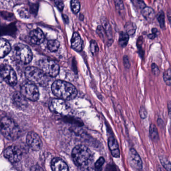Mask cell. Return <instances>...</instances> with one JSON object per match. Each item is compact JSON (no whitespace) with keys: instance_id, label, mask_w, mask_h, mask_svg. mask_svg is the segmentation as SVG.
I'll return each instance as SVG.
<instances>
[{"instance_id":"6da1fadb","label":"cell","mask_w":171,"mask_h":171,"mask_svg":"<svg viewBox=\"0 0 171 171\" xmlns=\"http://www.w3.org/2000/svg\"><path fill=\"white\" fill-rule=\"evenodd\" d=\"M72 157L76 166L80 168H88L93 163V153L84 145L75 146L72 152Z\"/></svg>"},{"instance_id":"7a4b0ae2","label":"cell","mask_w":171,"mask_h":171,"mask_svg":"<svg viewBox=\"0 0 171 171\" xmlns=\"http://www.w3.org/2000/svg\"><path fill=\"white\" fill-rule=\"evenodd\" d=\"M51 90L55 96L65 100H71L75 98L77 90L73 84L64 80H56L53 82Z\"/></svg>"},{"instance_id":"3957f363","label":"cell","mask_w":171,"mask_h":171,"mask_svg":"<svg viewBox=\"0 0 171 171\" xmlns=\"http://www.w3.org/2000/svg\"><path fill=\"white\" fill-rule=\"evenodd\" d=\"M1 131L9 140H16L20 137L21 130L13 120L7 117L2 118L1 122Z\"/></svg>"},{"instance_id":"277c9868","label":"cell","mask_w":171,"mask_h":171,"mask_svg":"<svg viewBox=\"0 0 171 171\" xmlns=\"http://www.w3.org/2000/svg\"><path fill=\"white\" fill-rule=\"evenodd\" d=\"M25 75L27 79L36 85L44 87L48 85L49 78L40 68L34 66L26 68Z\"/></svg>"},{"instance_id":"5b68a950","label":"cell","mask_w":171,"mask_h":171,"mask_svg":"<svg viewBox=\"0 0 171 171\" xmlns=\"http://www.w3.org/2000/svg\"><path fill=\"white\" fill-rule=\"evenodd\" d=\"M13 50L15 56L24 64H28L32 61V51L27 45L18 43L14 46Z\"/></svg>"},{"instance_id":"8992f818","label":"cell","mask_w":171,"mask_h":171,"mask_svg":"<svg viewBox=\"0 0 171 171\" xmlns=\"http://www.w3.org/2000/svg\"><path fill=\"white\" fill-rule=\"evenodd\" d=\"M39 66L40 69L49 77H56L59 72V66L53 60L47 59L41 60L39 62Z\"/></svg>"},{"instance_id":"52a82bcc","label":"cell","mask_w":171,"mask_h":171,"mask_svg":"<svg viewBox=\"0 0 171 171\" xmlns=\"http://www.w3.org/2000/svg\"><path fill=\"white\" fill-rule=\"evenodd\" d=\"M21 93L27 100L36 101L39 98V91L36 84L32 82H27L22 85Z\"/></svg>"},{"instance_id":"ba28073f","label":"cell","mask_w":171,"mask_h":171,"mask_svg":"<svg viewBox=\"0 0 171 171\" xmlns=\"http://www.w3.org/2000/svg\"><path fill=\"white\" fill-rule=\"evenodd\" d=\"M1 76L4 81L11 86H14L17 83V77L15 71L10 66L2 64L1 66Z\"/></svg>"},{"instance_id":"9c48e42d","label":"cell","mask_w":171,"mask_h":171,"mask_svg":"<svg viewBox=\"0 0 171 171\" xmlns=\"http://www.w3.org/2000/svg\"><path fill=\"white\" fill-rule=\"evenodd\" d=\"M49 109L53 113L60 115H67L70 111L68 104L65 100L60 98L52 100L49 105Z\"/></svg>"},{"instance_id":"30bf717a","label":"cell","mask_w":171,"mask_h":171,"mask_svg":"<svg viewBox=\"0 0 171 171\" xmlns=\"http://www.w3.org/2000/svg\"><path fill=\"white\" fill-rule=\"evenodd\" d=\"M4 155L12 163H17L22 159V152L17 147L10 146L5 150Z\"/></svg>"},{"instance_id":"8fae6325","label":"cell","mask_w":171,"mask_h":171,"mask_svg":"<svg viewBox=\"0 0 171 171\" xmlns=\"http://www.w3.org/2000/svg\"><path fill=\"white\" fill-rule=\"evenodd\" d=\"M26 143L32 150L38 151L42 146V142L38 135L33 131H30L27 134Z\"/></svg>"},{"instance_id":"7c38bea8","label":"cell","mask_w":171,"mask_h":171,"mask_svg":"<svg viewBox=\"0 0 171 171\" xmlns=\"http://www.w3.org/2000/svg\"><path fill=\"white\" fill-rule=\"evenodd\" d=\"M129 162L130 166L134 170H141L143 169V162L141 156L137 151L131 148L129 152Z\"/></svg>"},{"instance_id":"4fadbf2b","label":"cell","mask_w":171,"mask_h":171,"mask_svg":"<svg viewBox=\"0 0 171 171\" xmlns=\"http://www.w3.org/2000/svg\"><path fill=\"white\" fill-rule=\"evenodd\" d=\"M29 37L31 43L36 45H40L43 42L45 39V36L43 32L39 28L31 31Z\"/></svg>"},{"instance_id":"5bb4252c","label":"cell","mask_w":171,"mask_h":171,"mask_svg":"<svg viewBox=\"0 0 171 171\" xmlns=\"http://www.w3.org/2000/svg\"><path fill=\"white\" fill-rule=\"evenodd\" d=\"M51 167L53 171H67L69 170L67 165L61 158H53L51 163Z\"/></svg>"},{"instance_id":"9a60e30c","label":"cell","mask_w":171,"mask_h":171,"mask_svg":"<svg viewBox=\"0 0 171 171\" xmlns=\"http://www.w3.org/2000/svg\"><path fill=\"white\" fill-rule=\"evenodd\" d=\"M108 145L112 156L114 158H119L121 153L119 149V146L117 139L113 136L109 138Z\"/></svg>"},{"instance_id":"2e32d148","label":"cell","mask_w":171,"mask_h":171,"mask_svg":"<svg viewBox=\"0 0 171 171\" xmlns=\"http://www.w3.org/2000/svg\"><path fill=\"white\" fill-rule=\"evenodd\" d=\"M72 48L78 52H80L82 50L83 41L80 36L77 32L73 34L71 40Z\"/></svg>"},{"instance_id":"e0dca14e","label":"cell","mask_w":171,"mask_h":171,"mask_svg":"<svg viewBox=\"0 0 171 171\" xmlns=\"http://www.w3.org/2000/svg\"><path fill=\"white\" fill-rule=\"evenodd\" d=\"M12 49L11 45L7 40L1 38L0 40V57L1 58L7 56Z\"/></svg>"},{"instance_id":"ac0fdd59","label":"cell","mask_w":171,"mask_h":171,"mask_svg":"<svg viewBox=\"0 0 171 171\" xmlns=\"http://www.w3.org/2000/svg\"><path fill=\"white\" fill-rule=\"evenodd\" d=\"M149 134L150 138L153 142H157L159 140V134L158 133V129L154 123H151L150 125Z\"/></svg>"},{"instance_id":"d6986e66","label":"cell","mask_w":171,"mask_h":171,"mask_svg":"<svg viewBox=\"0 0 171 171\" xmlns=\"http://www.w3.org/2000/svg\"><path fill=\"white\" fill-rule=\"evenodd\" d=\"M142 14L145 19L148 21H151L155 17V11L152 8L149 7H145L142 10Z\"/></svg>"},{"instance_id":"ffe728a7","label":"cell","mask_w":171,"mask_h":171,"mask_svg":"<svg viewBox=\"0 0 171 171\" xmlns=\"http://www.w3.org/2000/svg\"><path fill=\"white\" fill-rule=\"evenodd\" d=\"M25 98H26L25 97L23 96L21 93L20 94V93L17 92L15 94H14V102L16 104L17 106H20V107L25 106L26 103Z\"/></svg>"},{"instance_id":"44dd1931","label":"cell","mask_w":171,"mask_h":171,"mask_svg":"<svg viewBox=\"0 0 171 171\" xmlns=\"http://www.w3.org/2000/svg\"><path fill=\"white\" fill-rule=\"evenodd\" d=\"M116 10L120 16H125L126 10L122 0H114Z\"/></svg>"},{"instance_id":"7402d4cb","label":"cell","mask_w":171,"mask_h":171,"mask_svg":"<svg viewBox=\"0 0 171 171\" xmlns=\"http://www.w3.org/2000/svg\"><path fill=\"white\" fill-rule=\"evenodd\" d=\"M129 35L127 33L122 32L119 34L118 44L122 48L126 46L129 40Z\"/></svg>"},{"instance_id":"603a6c76","label":"cell","mask_w":171,"mask_h":171,"mask_svg":"<svg viewBox=\"0 0 171 171\" xmlns=\"http://www.w3.org/2000/svg\"><path fill=\"white\" fill-rule=\"evenodd\" d=\"M125 30L130 36H133L137 30V26L135 23L131 21L127 22L125 26Z\"/></svg>"},{"instance_id":"cb8c5ba5","label":"cell","mask_w":171,"mask_h":171,"mask_svg":"<svg viewBox=\"0 0 171 171\" xmlns=\"http://www.w3.org/2000/svg\"><path fill=\"white\" fill-rule=\"evenodd\" d=\"M102 26L105 29L106 32L107 37L109 38V41H113V32H112V28L110 27V24L109 23L108 20L105 19L102 20Z\"/></svg>"},{"instance_id":"d4e9b609","label":"cell","mask_w":171,"mask_h":171,"mask_svg":"<svg viewBox=\"0 0 171 171\" xmlns=\"http://www.w3.org/2000/svg\"><path fill=\"white\" fill-rule=\"evenodd\" d=\"M60 46V43L56 40H51L48 41L47 47L51 52H56Z\"/></svg>"},{"instance_id":"484cf974","label":"cell","mask_w":171,"mask_h":171,"mask_svg":"<svg viewBox=\"0 0 171 171\" xmlns=\"http://www.w3.org/2000/svg\"><path fill=\"white\" fill-rule=\"evenodd\" d=\"M163 78L166 85L171 86V68H169L165 71Z\"/></svg>"},{"instance_id":"4316f807","label":"cell","mask_w":171,"mask_h":171,"mask_svg":"<svg viewBox=\"0 0 171 171\" xmlns=\"http://www.w3.org/2000/svg\"><path fill=\"white\" fill-rule=\"evenodd\" d=\"M160 160L162 166L167 171H171V163L170 160L167 159V158H165L163 156H160Z\"/></svg>"},{"instance_id":"83f0119b","label":"cell","mask_w":171,"mask_h":171,"mask_svg":"<svg viewBox=\"0 0 171 171\" xmlns=\"http://www.w3.org/2000/svg\"><path fill=\"white\" fill-rule=\"evenodd\" d=\"M71 7L72 11L75 14H77L79 12L80 5L78 0H71Z\"/></svg>"},{"instance_id":"f1b7e54d","label":"cell","mask_w":171,"mask_h":171,"mask_svg":"<svg viewBox=\"0 0 171 171\" xmlns=\"http://www.w3.org/2000/svg\"><path fill=\"white\" fill-rule=\"evenodd\" d=\"M157 19L159 23L160 26L162 29L165 27V15L163 11H160L157 16Z\"/></svg>"},{"instance_id":"f546056e","label":"cell","mask_w":171,"mask_h":171,"mask_svg":"<svg viewBox=\"0 0 171 171\" xmlns=\"http://www.w3.org/2000/svg\"><path fill=\"white\" fill-rule=\"evenodd\" d=\"M131 2L134 6L137 9L143 10L146 7V4L143 0H131Z\"/></svg>"},{"instance_id":"4dcf8cb0","label":"cell","mask_w":171,"mask_h":171,"mask_svg":"<svg viewBox=\"0 0 171 171\" xmlns=\"http://www.w3.org/2000/svg\"><path fill=\"white\" fill-rule=\"evenodd\" d=\"M96 31L100 37L102 39V40H105V36H107V35H106V32L103 26H98V27L97 28Z\"/></svg>"},{"instance_id":"1f68e13d","label":"cell","mask_w":171,"mask_h":171,"mask_svg":"<svg viewBox=\"0 0 171 171\" xmlns=\"http://www.w3.org/2000/svg\"><path fill=\"white\" fill-rule=\"evenodd\" d=\"M90 51L92 53L94 54L98 52V50H99V48H98V45L97 44L96 42L94 40H92L90 42Z\"/></svg>"},{"instance_id":"d6a6232c","label":"cell","mask_w":171,"mask_h":171,"mask_svg":"<svg viewBox=\"0 0 171 171\" xmlns=\"http://www.w3.org/2000/svg\"><path fill=\"white\" fill-rule=\"evenodd\" d=\"M105 162V160L104 158L100 157V158H99V159L97 160L96 162L94 165V167H95L96 169L100 170L102 168V166L104 165Z\"/></svg>"},{"instance_id":"836d02e7","label":"cell","mask_w":171,"mask_h":171,"mask_svg":"<svg viewBox=\"0 0 171 171\" xmlns=\"http://www.w3.org/2000/svg\"><path fill=\"white\" fill-rule=\"evenodd\" d=\"M139 114L142 119H145L147 118V110L144 106H141L139 109Z\"/></svg>"},{"instance_id":"e575fe53","label":"cell","mask_w":171,"mask_h":171,"mask_svg":"<svg viewBox=\"0 0 171 171\" xmlns=\"http://www.w3.org/2000/svg\"><path fill=\"white\" fill-rule=\"evenodd\" d=\"M152 72L153 75L155 76H159L160 74L159 68L156 63H152L151 65Z\"/></svg>"},{"instance_id":"d590c367","label":"cell","mask_w":171,"mask_h":171,"mask_svg":"<svg viewBox=\"0 0 171 171\" xmlns=\"http://www.w3.org/2000/svg\"><path fill=\"white\" fill-rule=\"evenodd\" d=\"M123 63L125 68L129 69L130 67V63L129 57L126 55H125L123 57Z\"/></svg>"},{"instance_id":"8d00e7d4","label":"cell","mask_w":171,"mask_h":171,"mask_svg":"<svg viewBox=\"0 0 171 171\" xmlns=\"http://www.w3.org/2000/svg\"><path fill=\"white\" fill-rule=\"evenodd\" d=\"M55 4L56 5V7L58 8L60 11H62L63 9L64 5L62 0H55Z\"/></svg>"},{"instance_id":"74e56055","label":"cell","mask_w":171,"mask_h":171,"mask_svg":"<svg viewBox=\"0 0 171 171\" xmlns=\"http://www.w3.org/2000/svg\"><path fill=\"white\" fill-rule=\"evenodd\" d=\"M19 14L21 17H23L24 18H27L29 17V14L27 10L26 9L21 10L19 12Z\"/></svg>"},{"instance_id":"f35d334b","label":"cell","mask_w":171,"mask_h":171,"mask_svg":"<svg viewBox=\"0 0 171 171\" xmlns=\"http://www.w3.org/2000/svg\"><path fill=\"white\" fill-rule=\"evenodd\" d=\"M37 9L38 7L36 5H32L30 7V12L31 13L34 14L35 15H36Z\"/></svg>"},{"instance_id":"ab89813d","label":"cell","mask_w":171,"mask_h":171,"mask_svg":"<svg viewBox=\"0 0 171 171\" xmlns=\"http://www.w3.org/2000/svg\"><path fill=\"white\" fill-rule=\"evenodd\" d=\"M169 117L171 118V101H168L167 103Z\"/></svg>"},{"instance_id":"60d3db41","label":"cell","mask_w":171,"mask_h":171,"mask_svg":"<svg viewBox=\"0 0 171 171\" xmlns=\"http://www.w3.org/2000/svg\"><path fill=\"white\" fill-rule=\"evenodd\" d=\"M167 17L169 21L170 22L171 25V9H169L167 11Z\"/></svg>"},{"instance_id":"b9f144b4","label":"cell","mask_w":171,"mask_h":171,"mask_svg":"<svg viewBox=\"0 0 171 171\" xmlns=\"http://www.w3.org/2000/svg\"><path fill=\"white\" fill-rule=\"evenodd\" d=\"M152 33L156 35V36H158L159 33V31L158 30V29L156 28H152Z\"/></svg>"},{"instance_id":"7bdbcfd3","label":"cell","mask_w":171,"mask_h":171,"mask_svg":"<svg viewBox=\"0 0 171 171\" xmlns=\"http://www.w3.org/2000/svg\"><path fill=\"white\" fill-rule=\"evenodd\" d=\"M156 36H156V35L152 33L148 35V37L151 39H154L156 37Z\"/></svg>"},{"instance_id":"ee69618b","label":"cell","mask_w":171,"mask_h":171,"mask_svg":"<svg viewBox=\"0 0 171 171\" xmlns=\"http://www.w3.org/2000/svg\"><path fill=\"white\" fill-rule=\"evenodd\" d=\"M109 1H110V0H109Z\"/></svg>"}]
</instances>
